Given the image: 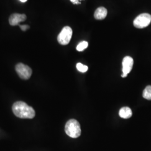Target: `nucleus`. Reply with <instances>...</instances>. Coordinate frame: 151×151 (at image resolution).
Masks as SVG:
<instances>
[{"instance_id":"f257e3e1","label":"nucleus","mask_w":151,"mask_h":151,"mask_svg":"<svg viewBox=\"0 0 151 151\" xmlns=\"http://www.w3.org/2000/svg\"><path fill=\"white\" fill-rule=\"evenodd\" d=\"M12 111L17 117L22 119H32L35 112L34 109L23 101H17L12 106Z\"/></svg>"},{"instance_id":"f03ea898","label":"nucleus","mask_w":151,"mask_h":151,"mask_svg":"<svg viewBox=\"0 0 151 151\" xmlns=\"http://www.w3.org/2000/svg\"><path fill=\"white\" fill-rule=\"evenodd\" d=\"M65 132L67 135L71 138H77L79 137L81 134L80 124L75 119H70L65 124Z\"/></svg>"},{"instance_id":"7ed1b4c3","label":"nucleus","mask_w":151,"mask_h":151,"mask_svg":"<svg viewBox=\"0 0 151 151\" xmlns=\"http://www.w3.org/2000/svg\"><path fill=\"white\" fill-rule=\"evenodd\" d=\"M151 22V15L147 13H143L135 18L133 22V25L137 28L143 29L148 27Z\"/></svg>"},{"instance_id":"20e7f679","label":"nucleus","mask_w":151,"mask_h":151,"mask_svg":"<svg viewBox=\"0 0 151 151\" xmlns=\"http://www.w3.org/2000/svg\"><path fill=\"white\" fill-rule=\"evenodd\" d=\"M72 33L73 32L71 27L68 26L63 27L57 37L58 43L63 45H67L70 42Z\"/></svg>"},{"instance_id":"39448f33","label":"nucleus","mask_w":151,"mask_h":151,"mask_svg":"<svg viewBox=\"0 0 151 151\" xmlns=\"http://www.w3.org/2000/svg\"><path fill=\"white\" fill-rule=\"evenodd\" d=\"M15 69L18 75L23 80L29 79L32 75V69L28 65L22 63L16 65Z\"/></svg>"},{"instance_id":"423d86ee","label":"nucleus","mask_w":151,"mask_h":151,"mask_svg":"<svg viewBox=\"0 0 151 151\" xmlns=\"http://www.w3.org/2000/svg\"><path fill=\"white\" fill-rule=\"evenodd\" d=\"M133 63H134V60L133 59L130 57L129 56H127L125 57L124 59L123 60V74L122 75V77H126L128 74L129 73L130 71L132 70L133 66Z\"/></svg>"},{"instance_id":"0eeeda50","label":"nucleus","mask_w":151,"mask_h":151,"mask_svg":"<svg viewBox=\"0 0 151 151\" xmlns=\"http://www.w3.org/2000/svg\"><path fill=\"white\" fill-rule=\"evenodd\" d=\"M27 19V16L25 14H14L9 18V23L12 26L19 25V23L24 22Z\"/></svg>"},{"instance_id":"6e6552de","label":"nucleus","mask_w":151,"mask_h":151,"mask_svg":"<svg viewBox=\"0 0 151 151\" xmlns=\"http://www.w3.org/2000/svg\"><path fill=\"white\" fill-rule=\"evenodd\" d=\"M108 11L104 7H99L95 12L94 17L97 20H103L107 16Z\"/></svg>"},{"instance_id":"1a4fd4ad","label":"nucleus","mask_w":151,"mask_h":151,"mask_svg":"<svg viewBox=\"0 0 151 151\" xmlns=\"http://www.w3.org/2000/svg\"><path fill=\"white\" fill-rule=\"evenodd\" d=\"M119 116L123 119H129L132 116V111L130 108L123 107L119 110Z\"/></svg>"},{"instance_id":"9d476101","label":"nucleus","mask_w":151,"mask_h":151,"mask_svg":"<svg viewBox=\"0 0 151 151\" xmlns=\"http://www.w3.org/2000/svg\"><path fill=\"white\" fill-rule=\"evenodd\" d=\"M143 97L148 100H151V86H147L143 92Z\"/></svg>"},{"instance_id":"9b49d317","label":"nucleus","mask_w":151,"mask_h":151,"mask_svg":"<svg viewBox=\"0 0 151 151\" xmlns=\"http://www.w3.org/2000/svg\"><path fill=\"white\" fill-rule=\"evenodd\" d=\"M88 45V42H87L86 41H83L82 42H80L77 45V46L76 47V49L78 52H82L87 48Z\"/></svg>"},{"instance_id":"f8f14e48","label":"nucleus","mask_w":151,"mask_h":151,"mask_svg":"<svg viewBox=\"0 0 151 151\" xmlns=\"http://www.w3.org/2000/svg\"><path fill=\"white\" fill-rule=\"evenodd\" d=\"M76 68L77 70L82 73L86 72L88 70V67L85 65H83L81 63H78L76 65Z\"/></svg>"},{"instance_id":"ddd939ff","label":"nucleus","mask_w":151,"mask_h":151,"mask_svg":"<svg viewBox=\"0 0 151 151\" xmlns=\"http://www.w3.org/2000/svg\"><path fill=\"white\" fill-rule=\"evenodd\" d=\"M19 26H20V29L24 32L26 31L27 29L30 28V27L27 25H19Z\"/></svg>"},{"instance_id":"4468645a","label":"nucleus","mask_w":151,"mask_h":151,"mask_svg":"<svg viewBox=\"0 0 151 151\" xmlns=\"http://www.w3.org/2000/svg\"><path fill=\"white\" fill-rule=\"evenodd\" d=\"M70 1L74 4H80V1L81 0H70Z\"/></svg>"},{"instance_id":"2eb2a0df","label":"nucleus","mask_w":151,"mask_h":151,"mask_svg":"<svg viewBox=\"0 0 151 151\" xmlns=\"http://www.w3.org/2000/svg\"><path fill=\"white\" fill-rule=\"evenodd\" d=\"M21 2H27V0H20Z\"/></svg>"}]
</instances>
